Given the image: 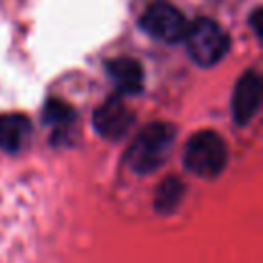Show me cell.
<instances>
[{
    "instance_id": "obj_1",
    "label": "cell",
    "mask_w": 263,
    "mask_h": 263,
    "mask_svg": "<svg viewBox=\"0 0 263 263\" xmlns=\"http://www.w3.org/2000/svg\"><path fill=\"white\" fill-rule=\"evenodd\" d=\"M183 162H185V168L197 177H203V179L218 177L228 162V148L224 138L212 129L193 134L185 144Z\"/></svg>"
},
{
    "instance_id": "obj_2",
    "label": "cell",
    "mask_w": 263,
    "mask_h": 263,
    "mask_svg": "<svg viewBox=\"0 0 263 263\" xmlns=\"http://www.w3.org/2000/svg\"><path fill=\"white\" fill-rule=\"evenodd\" d=\"M183 39H185L191 60L203 68L218 64L230 47V39L226 31L216 21L205 18V16L189 23Z\"/></svg>"
},
{
    "instance_id": "obj_3",
    "label": "cell",
    "mask_w": 263,
    "mask_h": 263,
    "mask_svg": "<svg viewBox=\"0 0 263 263\" xmlns=\"http://www.w3.org/2000/svg\"><path fill=\"white\" fill-rule=\"evenodd\" d=\"M175 140V127L168 123H152L144 127L129 150V166L138 173H152L156 171L166 152L168 146Z\"/></svg>"
},
{
    "instance_id": "obj_4",
    "label": "cell",
    "mask_w": 263,
    "mask_h": 263,
    "mask_svg": "<svg viewBox=\"0 0 263 263\" xmlns=\"http://www.w3.org/2000/svg\"><path fill=\"white\" fill-rule=\"evenodd\" d=\"M140 27L154 39L158 41H166V43H177L185 37V31L189 27L185 14L168 4V2H152L142 18H140Z\"/></svg>"
},
{
    "instance_id": "obj_5",
    "label": "cell",
    "mask_w": 263,
    "mask_h": 263,
    "mask_svg": "<svg viewBox=\"0 0 263 263\" xmlns=\"http://www.w3.org/2000/svg\"><path fill=\"white\" fill-rule=\"evenodd\" d=\"M92 123H95V129L109 138V140H119L127 134V129L132 127L134 123V115L132 111L127 109V105L113 97L109 101H105L97 111H95V117H92Z\"/></svg>"
},
{
    "instance_id": "obj_6",
    "label": "cell",
    "mask_w": 263,
    "mask_h": 263,
    "mask_svg": "<svg viewBox=\"0 0 263 263\" xmlns=\"http://www.w3.org/2000/svg\"><path fill=\"white\" fill-rule=\"evenodd\" d=\"M261 105V78L257 72H247L234 86L232 95V115L236 123L245 125L257 113Z\"/></svg>"
},
{
    "instance_id": "obj_7",
    "label": "cell",
    "mask_w": 263,
    "mask_h": 263,
    "mask_svg": "<svg viewBox=\"0 0 263 263\" xmlns=\"http://www.w3.org/2000/svg\"><path fill=\"white\" fill-rule=\"evenodd\" d=\"M107 72L115 88L123 95H136L144 88V70L132 58H117L107 64Z\"/></svg>"
},
{
    "instance_id": "obj_8",
    "label": "cell",
    "mask_w": 263,
    "mask_h": 263,
    "mask_svg": "<svg viewBox=\"0 0 263 263\" xmlns=\"http://www.w3.org/2000/svg\"><path fill=\"white\" fill-rule=\"evenodd\" d=\"M31 138V121L25 115L4 113L0 115V150L18 152Z\"/></svg>"
},
{
    "instance_id": "obj_9",
    "label": "cell",
    "mask_w": 263,
    "mask_h": 263,
    "mask_svg": "<svg viewBox=\"0 0 263 263\" xmlns=\"http://www.w3.org/2000/svg\"><path fill=\"white\" fill-rule=\"evenodd\" d=\"M181 195H183V185L175 177L166 179L158 187V193H156V210L158 212H171V210H175L177 203H179V199H181Z\"/></svg>"
},
{
    "instance_id": "obj_10",
    "label": "cell",
    "mask_w": 263,
    "mask_h": 263,
    "mask_svg": "<svg viewBox=\"0 0 263 263\" xmlns=\"http://www.w3.org/2000/svg\"><path fill=\"white\" fill-rule=\"evenodd\" d=\"M70 119H72V113H70V109H68L64 103H55V101H53V103H47V109H45V121L66 125Z\"/></svg>"
}]
</instances>
